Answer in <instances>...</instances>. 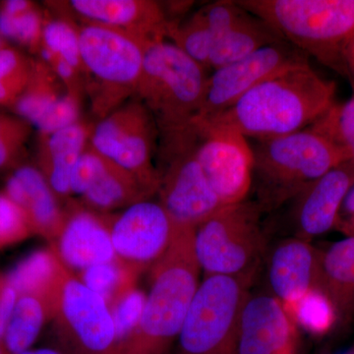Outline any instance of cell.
Wrapping results in <instances>:
<instances>
[{
  "label": "cell",
  "instance_id": "6da1fadb",
  "mask_svg": "<svg viewBox=\"0 0 354 354\" xmlns=\"http://www.w3.org/2000/svg\"><path fill=\"white\" fill-rule=\"evenodd\" d=\"M335 92L334 81L319 75L306 60L260 83L216 118L201 121L247 139L285 136L306 129L325 115L335 104Z\"/></svg>",
  "mask_w": 354,
  "mask_h": 354
},
{
  "label": "cell",
  "instance_id": "7a4b0ae2",
  "mask_svg": "<svg viewBox=\"0 0 354 354\" xmlns=\"http://www.w3.org/2000/svg\"><path fill=\"white\" fill-rule=\"evenodd\" d=\"M194 232L179 227L167 252L153 266L141 320L118 354L171 353L201 283Z\"/></svg>",
  "mask_w": 354,
  "mask_h": 354
},
{
  "label": "cell",
  "instance_id": "3957f363",
  "mask_svg": "<svg viewBox=\"0 0 354 354\" xmlns=\"http://www.w3.org/2000/svg\"><path fill=\"white\" fill-rule=\"evenodd\" d=\"M253 152L254 201L264 213L290 202L348 157L329 137L309 127L285 136L255 140Z\"/></svg>",
  "mask_w": 354,
  "mask_h": 354
},
{
  "label": "cell",
  "instance_id": "277c9868",
  "mask_svg": "<svg viewBox=\"0 0 354 354\" xmlns=\"http://www.w3.org/2000/svg\"><path fill=\"white\" fill-rule=\"evenodd\" d=\"M288 44L344 76L354 38V0H239Z\"/></svg>",
  "mask_w": 354,
  "mask_h": 354
},
{
  "label": "cell",
  "instance_id": "5b68a950",
  "mask_svg": "<svg viewBox=\"0 0 354 354\" xmlns=\"http://www.w3.org/2000/svg\"><path fill=\"white\" fill-rule=\"evenodd\" d=\"M209 72L167 39L147 46L134 97L152 114L158 133L189 127L201 111Z\"/></svg>",
  "mask_w": 354,
  "mask_h": 354
},
{
  "label": "cell",
  "instance_id": "8992f818",
  "mask_svg": "<svg viewBox=\"0 0 354 354\" xmlns=\"http://www.w3.org/2000/svg\"><path fill=\"white\" fill-rule=\"evenodd\" d=\"M79 37L86 92L90 95L93 113L101 120L134 97L150 44L95 24H84Z\"/></svg>",
  "mask_w": 354,
  "mask_h": 354
},
{
  "label": "cell",
  "instance_id": "52a82bcc",
  "mask_svg": "<svg viewBox=\"0 0 354 354\" xmlns=\"http://www.w3.org/2000/svg\"><path fill=\"white\" fill-rule=\"evenodd\" d=\"M263 214L246 199L221 207L195 228V255L205 276L253 279L266 251Z\"/></svg>",
  "mask_w": 354,
  "mask_h": 354
},
{
  "label": "cell",
  "instance_id": "ba28073f",
  "mask_svg": "<svg viewBox=\"0 0 354 354\" xmlns=\"http://www.w3.org/2000/svg\"><path fill=\"white\" fill-rule=\"evenodd\" d=\"M252 281L205 277L169 354H239L241 311Z\"/></svg>",
  "mask_w": 354,
  "mask_h": 354
},
{
  "label": "cell",
  "instance_id": "9c48e42d",
  "mask_svg": "<svg viewBox=\"0 0 354 354\" xmlns=\"http://www.w3.org/2000/svg\"><path fill=\"white\" fill-rule=\"evenodd\" d=\"M158 203L179 227L195 230L223 207L196 158L192 123L158 136Z\"/></svg>",
  "mask_w": 354,
  "mask_h": 354
},
{
  "label": "cell",
  "instance_id": "30bf717a",
  "mask_svg": "<svg viewBox=\"0 0 354 354\" xmlns=\"http://www.w3.org/2000/svg\"><path fill=\"white\" fill-rule=\"evenodd\" d=\"M57 348L64 354H118L109 304L69 269L51 304Z\"/></svg>",
  "mask_w": 354,
  "mask_h": 354
},
{
  "label": "cell",
  "instance_id": "8fae6325",
  "mask_svg": "<svg viewBox=\"0 0 354 354\" xmlns=\"http://www.w3.org/2000/svg\"><path fill=\"white\" fill-rule=\"evenodd\" d=\"M158 136L152 114L133 97L93 127L90 146L129 171L153 196L160 185L157 167L153 165Z\"/></svg>",
  "mask_w": 354,
  "mask_h": 354
},
{
  "label": "cell",
  "instance_id": "7c38bea8",
  "mask_svg": "<svg viewBox=\"0 0 354 354\" xmlns=\"http://www.w3.org/2000/svg\"><path fill=\"white\" fill-rule=\"evenodd\" d=\"M196 158L223 206L244 201L252 189L253 152L241 133L193 120Z\"/></svg>",
  "mask_w": 354,
  "mask_h": 354
},
{
  "label": "cell",
  "instance_id": "4fadbf2b",
  "mask_svg": "<svg viewBox=\"0 0 354 354\" xmlns=\"http://www.w3.org/2000/svg\"><path fill=\"white\" fill-rule=\"evenodd\" d=\"M306 60L305 53L283 39L214 70L209 74L201 111L195 120L216 118L260 83Z\"/></svg>",
  "mask_w": 354,
  "mask_h": 354
},
{
  "label": "cell",
  "instance_id": "5bb4252c",
  "mask_svg": "<svg viewBox=\"0 0 354 354\" xmlns=\"http://www.w3.org/2000/svg\"><path fill=\"white\" fill-rule=\"evenodd\" d=\"M178 227L158 201L135 203L111 221L116 258L138 272L152 269L171 246Z\"/></svg>",
  "mask_w": 354,
  "mask_h": 354
},
{
  "label": "cell",
  "instance_id": "9a60e30c",
  "mask_svg": "<svg viewBox=\"0 0 354 354\" xmlns=\"http://www.w3.org/2000/svg\"><path fill=\"white\" fill-rule=\"evenodd\" d=\"M295 318L270 293H249L242 308L239 354H301Z\"/></svg>",
  "mask_w": 354,
  "mask_h": 354
},
{
  "label": "cell",
  "instance_id": "2e32d148",
  "mask_svg": "<svg viewBox=\"0 0 354 354\" xmlns=\"http://www.w3.org/2000/svg\"><path fill=\"white\" fill-rule=\"evenodd\" d=\"M353 185L354 167L346 162L302 190L290 201L295 236L311 241L335 230L342 204Z\"/></svg>",
  "mask_w": 354,
  "mask_h": 354
},
{
  "label": "cell",
  "instance_id": "e0dca14e",
  "mask_svg": "<svg viewBox=\"0 0 354 354\" xmlns=\"http://www.w3.org/2000/svg\"><path fill=\"white\" fill-rule=\"evenodd\" d=\"M321 249L293 236L279 241L269 256L268 283L272 297L288 312L312 291L319 290Z\"/></svg>",
  "mask_w": 354,
  "mask_h": 354
},
{
  "label": "cell",
  "instance_id": "ac0fdd59",
  "mask_svg": "<svg viewBox=\"0 0 354 354\" xmlns=\"http://www.w3.org/2000/svg\"><path fill=\"white\" fill-rule=\"evenodd\" d=\"M69 12L84 21L127 32L151 44L167 39L169 20L162 4L151 0H71Z\"/></svg>",
  "mask_w": 354,
  "mask_h": 354
},
{
  "label": "cell",
  "instance_id": "d6986e66",
  "mask_svg": "<svg viewBox=\"0 0 354 354\" xmlns=\"http://www.w3.org/2000/svg\"><path fill=\"white\" fill-rule=\"evenodd\" d=\"M53 249L70 271L116 259L111 242V221L92 209L71 205Z\"/></svg>",
  "mask_w": 354,
  "mask_h": 354
},
{
  "label": "cell",
  "instance_id": "ffe728a7",
  "mask_svg": "<svg viewBox=\"0 0 354 354\" xmlns=\"http://www.w3.org/2000/svg\"><path fill=\"white\" fill-rule=\"evenodd\" d=\"M3 191L22 209L32 234L57 241L67 212L36 165L22 164L13 169Z\"/></svg>",
  "mask_w": 354,
  "mask_h": 354
},
{
  "label": "cell",
  "instance_id": "44dd1931",
  "mask_svg": "<svg viewBox=\"0 0 354 354\" xmlns=\"http://www.w3.org/2000/svg\"><path fill=\"white\" fill-rule=\"evenodd\" d=\"M93 127L83 121L38 138L36 167L60 201L71 197L72 171L90 144Z\"/></svg>",
  "mask_w": 354,
  "mask_h": 354
},
{
  "label": "cell",
  "instance_id": "7402d4cb",
  "mask_svg": "<svg viewBox=\"0 0 354 354\" xmlns=\"http://www.w3.org/2000/svg\"><path fill=\"white\" fill-rule=\"evenodd\" d=\"M319 290L329 300L337 323L354 318V236L321 249Z\"/></svg>",
  "mask_w": 354,
  "mask_h": 354
},
{
  "label": "cell",
  "instance_id": "603a6c76",
  "mask_svg": "<svg viewBox=\"0 0 354 354\" xmlns=\"http://www.w3.org/2000/svg\"><path fill=\"white\" fill-rule=\"evenodd\" d=\"M64 263L57 251L50 247L34 251L20 261L6 274L8 286L18 295H32L41 298L50 306L55 299L65 272Z\"/></svg>",
  "mask_w": 354,
  "mask_h": 354
},
{
  "label": "cell",
  "instance_id": "cb8c5ba5",
  "mask_svg": "<svg viewBox=\"0 0 354 354\" xmlns=\"http://www.w3.org/2000/svg\"><path fill=\"white\" fill-rule=\"evenodd\" d=\"M151 197L136 177L106 158L101 171L81 200L86 208L106 214Z\"/></svg>",
  "mask_w": 354,
  "mask_h": 354
},
{
  "label": "cell",
  "instance_id": "d4e9b609",
  "mask_svg": "<svg viewBox=\"0 0 354 354\" xmlns=\"http://www.w3.org/2000/svg\"><path fill=\"white\" fill-rule=\"evenodd\" d=\"M279 41L283 39L264 21L244 9L241 18L214 44L209 55V71L242 59L254 51Z\"/></svg>",
  "mask_w": 354,
  "mask_h": 354
},
{
  "label": "cell",
  "instance_id": "484cf974",
  "mask_svg": "<svg viewBox=\"0 0 354 354\" xmlns=\"http://www.w3.org/2000/svg\"><path fill=\"white\" fill-rule=\"evenodd\" d=\"M66 93L64 84L50 65L35 58L31 79L11 111L34 127Z\"/></svg>",
  "mask_w": 354,
  "mask_h": 354
},
{
  "label": "cell",
  "instance_id": "4316f807",
  "mask_svg": "<svg viewBox=\"0 0 354 354\" xmlns=\"http://www.w3.org/2000/svg\"><path fill=\"white\" fill-rule=\"evenodd\" d=\"M48 320H51V311L46 301L32 295H18L1 341L4 348L9 354L29 351Z\"/></svg>",
  "mask_w": 354,
  "mask_h": 354
},
{
  "label": "cell",
  "instance_id": "83f0119b",
  "mask_svg": "<svg viewBox=\"0 0 354 354\" xmlns=\"http://www.w3.org/2000/svg\"><path fill=\"white\" fill-rule=\"evenodd\" d=\"M138 274L136 270L116 258L84 270L79 279L111 307L118 298L135 288Z\"/></svg>",
  "mask_w": 354,
  "mask_h": 354
},
{
  "label": "cell",
  "instance_id": "f1b7e54d",
  "mask_svg": "<svg viewBox=\"0 0 354 354\" xmlns=\"http://www.w3.org/2000/svg\"><path fill=\"white\" fill-rule=\"evenodd\" d=\"M167 39L211 73L209 62L214 41L202 9L188 19L169 22Z\"/></svg>",
  "mask_w": 354,
  "mask_h": 354
},
{
  "label": "cell",
  "instance_id": "f546056e",
  "mask_svg": "<svg viewBox=\"0 0 354 354\" xmlns=\"http://www.w3.org/2000/svg\"><path fill=\"white\" fill-rule=\"evenodd\" d=\"M34 64L35 58L11 46L0 50V106L12 109L31 79Z\"/></svg>",
  "mask_w": 354,
  "mask_h": 354
},
{
  "label": "cell",
  "instance_id": "4dcf8cb0",
  "mask_svg": "<svg viewBox=\"0 0 354 354\" xmlns=\"http://www.w3.org/2000/svg\"><path fill=\"white\" fill-rule=\"evenodd\" d=\"M311 127L335 142L354 167V91L348 101L344 104H335Z\"/></svg>",
  "mask_w": 354,
  "mask_h": 354
},
{
  "label": "cell",
  "instance_id": "1f68e13d",
  "mask_svg": "<svg viewBox=\"0 0 354 354\" xmlns=\"http://www.w3.org/2000/svg\"><path fill=\"white\" fill-rule=\"evenodd\" d=\"M43 46L85 75L81 59L79 29L68 20L44 19Z\"/></svg>",
  "mask_w": 354,
  "mask_h": 354
},
{
  "label": "cell",
  "instance_id": "d6a6232c",
  "mask_svg": "<svg viewBox=\"0 0 354 354\" xmlns=\"http://www.w3.org/2000/svg\"><path fill=\"white\" fill-rule=\"evenodd\" d=\"M32 128L19 116L0 113V171H12L22 165Z\"/></svg>",
  "mask_w": 354,
  "mask_h": 354
},
{
  "label": "cell",
  "instance_id": "836d02e7",
  "mask_svg": "<svg viewBox=\"0 0 354 354\" xmlns=\"http://www.w3.org/2000/svg\"><path fill=\"white\" fill-rule=\"evenodd\" d=\"M44 18L38 7L18 15H8L0 11V35L3 39L25 46L38 53L43 46Z\"/></svg>",
  "mask_w": 354,
  "mask_h": 354
},
{
  "label": "cell",
  "instance_id": "e575fe53",
  "mask_svg": "<svg viewBox=\"0 0 354 354\" xmlns=\"http://www.w3.org/2000/svg\"><path fill=\"white\" fill-rule=\"evenodd\" d=\"M299 329L315 335L326 334L337 323L335 311L322 291H312L290 312Z\"/></svg>",
  "mask_w": 354,
  "mask_h": 354
},
{
  "label": "cell",
  "instance_id": "d590c367",
  "mask_svg": "<svg viewBox=\"0 0 354 354\" xmlns=\"http://www.w3.org/2000/svg\"><path fill=\"white\" fill-rule=\"evenodd\" d=\"M146 300L145 292L135 286L109 307L115 328L118 348L138 327Z\"/></svg>",
  "mask_w": 354,
  "mask_h": 354
},
{
  "label": "cell",
  "instance_id": "8d00e7d4",
  "mask_svg": "<svg viewBox=\"0 0 354 354\" xmlns=\"http://www.w3.org/2000/svg\"><path fill=\"white\" fill-rule=\"evenodd\" d=\"M32 235L22 209L3 190L0 191V249L25 241Z\"/></svg>",
  "mask_w": 354,
  "mask_h": 354
},
{
  "label": "cell",
  "instance_id": "74e56055",
  "mask_svg": "<svg viewBox=\"0 0 354 354\" xmlns=\"http://www.w3.org/2000/svg\"><path fill=\"white\" fill-rule=\"evenodd\" d=\"M80 101L79 97L66 93L51 106L34 128L38 130L39 135L48 136L75 124L80 121Z\"/></svg>",
  "mask_w": 354,
  "mask_h": 354
},
{
  "label": "cell",
  "instance_id": "f35d334b",
  "mask_svg": "<svg viewBox=\"0 0 354 354\" xmlns=\"http://www.w3.org/2000/svg\"><path fill=\"white\" fill-rule=\"evenodd\" d=\"M106 158L95 151L88 144L72 171L70 179V193L82 198L94 183L95 177L104 167Z\"/></svg>",
  "mask_w": 354,
  "mask_h": 354
},
{
  "label": "cell",
  "instance_id": "ab89813d",
  "mask_svg": "<svg viewBox=\"0 0 354 354\" xmlns=\"http://www.w3.org/2000/svg\"><path fill=\"white\" fill-rule=\"evenodd\" d=\"M17 299V292L6 283L0 295V342L2 341L4 334H6L7 325L12 315Z\"/></svg>",
  "mask_w": 354,
  "mask_h": 354
},
{
  "label": "cell",
  "instance_id": "60d3db41",
  "mask_svg": "<svg viewBox=\"0 0 354 354\" xmlns=\"http://www.w3.org/2000/svg\"><path fill=\"white\" fill-rule=\"evenodd\" d=\"M335 230L346 236H354V185L348 191L342 204Z\"/></svg>",
  "mask_w": 354,
  "mask_h": 354
},
{
  "label": "cell",
  "instance_id": "b9f144b4",
  "mask_svg": "<svg viewBox=\"0 0 354 354\" xmlns=\"http://www.w3.org/2000/svg\"><path fill=\"white\" fill-rule=\"evenodd\" d=\"M36 4L28 0H6L0 3V11L8 15H18L32 10Z\"/></svg>",
  "mask_w": 354,
  "mask_h": 354
},
{
  "label": "cell",
  "instance_id": "7bdbcfd3",
  "mask_svg": "<svg viewBox=\"0 0 354 354\" xmlns=\"http://www.w3.org/2000/svg\"><path fill=\"white\" fill-rule=\"evenodd\" d=\"M344 76L348 77L354 91V38L344 51Z\"/></svg>",
  "mask_w": 354,
  "mask_h": 354
},
{
  "label": "cell",
  "instance_id": "ee69618b",
  "mask_svg": "<svg viewBox=\"0 0 354 354\" xmlns=\"http://www.w3.org/2000/svg\"><path fill=\"white\" fill-rule=\"evenodd\" d=\"M20 354H64L60 353L57 348H44L38 349H29V351H25Z\"/></svg>",
  "mask_w": 354,
  "mask_h": 354
},
{
  "label": "cell",
  "instance_id": "f6af8a7d",
  "mask_svg": "<svg viewBox=\"0 0 354 354\" xmlns=\"http://www.w3.org/2000/svg\"><path fill=\"white\" fill-rule=\"evenodd\" d=\"M6 277L0 276V295H1L2 290H3L4 286H6Z\"/></svg>",
  "mask_w": 354,
  "mask_h": 354
},
{
  "label": "cell",
  "instance_id": "bcb514c9",
  "mask_svg": "<svg viewBox=\"0 0 354 354\" xmlns=\"http://www.w3.org/2000/svg\"><path fill=\"white\" fill-rule=\"evenodd\" d=\"M6 46H7V44H6V39H4L3 37H2L1 35H0V50H2V48H6Z\"/></svg>",
  "mask_w": 354,
  "mask_h": 354
},
{
  "label": "cell",
  "instance_id": "7dc6e473",
  "mask_svg": "<svg viewBox=\"0 0 354 354\" xmlns=\"http://www.w3.org/2000/svg\"><path fill=\"white\" fill-rule=\"evenodd\" d=\"M0 354H9L8 351H6V348H4L3 344L2 342H0Z\"/></svg>",
  "mask_w": 354,
  "mask_h": 354
}]
</instances>
